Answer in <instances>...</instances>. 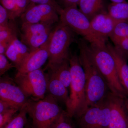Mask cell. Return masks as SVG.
Here are the masks:
<instances>
[{"instance_id":"cell-32","label":"cell","mask_w":128,"mask_h":128,"mask_svg":"<svg viewBox=\"0 0 128 128\" xmlns=\"http://www.w3.org/2000/svg\"><path fill=\"white\" fill-rule=\"evenodd\" d=\"M9 13L6 9L0 5V26L6 27L9 26Z\"/></svg>"},{"instance_id":"cell-33","label":"cell","mask_w":128,"mask_h":128,"mask_svg":"<svg viewBox=\"0 0 128 128\" xmlns=\"http://www.w3.org/2000/svg\"><path fill=\"white\" fill-rule=\"evenodd\" d=\"M62 8L71 6H77L80 0H56Z\"/></svg>"},{"instance_id":"cell-10","label":"cell","mask_w":128,"mask_h":128,"mask_svg":"<svg viewBox=\"0 0 128 128\" xmlns=\"http://www.w3.org/2000/svg\"><path fill=\"white\" fill-rule=\"evenodd\" d=\"M28 97L14 80L6 75L1 77L0 99L20 110L30 100Z\"/></svg>"},{"instance_id":"cell-26","label":"cell","mask_w":128,"mask_h":128,"mask_svg":"<svg viewBox=\"0 0 128 128\" xmlns=\"http://www.w3.org/2000/svg\"><path fill=\"white\" fill-rule=\"evenodd\" d=\"M70 118L66 111H63L52 128H74L70 121Z\"/></svg>"},{"instance_id":"cell-29","label":"cell","mask_w":128,"mask_h":128,"mask_svg":"<svg viewBox=\"0 0 128 128\" xmlns=\"http://www.w3.org/2000/svg\"><path fill=\"white\" fill-rule=\"evenodd\" d=\"M5 54H0V76L4 74L12 68H15L12 63L9 62Z\"/></svg>"},{"instance_id":"cell-19","label":"cell","mask_w":128,"mask_h":128,"mask_svg":"<svg viewBox=\"0 0 128 128\" xmlns=\"http://www.w3.org/2000/svg\"><path fill=\"white\" fill-rule=\"evenodd\" d=\"M53 27L45 32L30 36L21 35V41L25 44L31 50L39 48L46 43L50 37Z\"/></svg>"},{"instance_id":"cell-38","label":"cell","mask_w":128,"mask_h":128,"mask_svg":"<svg viewBox=\"0 0 128 128\" xmlns=\"http://www.w3.org/2000/svg\"><path fill=\"white\" fill-rule=\"evenodd\" d=\"M25 128H32V127H30V126H26Z\"/></svg>"},{"instance_id":"cell-12","label":"cell","mask_w":128,"mask_h":128,"mask_svg":"<svg viewBox=\"0 0 128 128\" xmlns=\"http://www.w3.org/2000/svg\"><path fill=\"white\" fill-rule=\"evenodd\" d=\"M51 34L46 43L38 48L31 50L20 66L17 70V73H27L41 68L48 60V48Z\"/></svg>"},{"instance_id":"cell-6","label":"cell","mask_w":128,"mask_h":128,"mask_svg":"<svg viewBox=\"0 0 128 128\" xmlns=\"http://www.w3.org/2000/svg\"><path fill=\"white\" fill-rule=\"evenodd\" d=\"M75 33L60 22L53 29L49 46V56L45 69L69 59V48L74 40Z\"/></svg>"},{"instance_id":"cell-11","label":"cell","mask_w":128,"mask_h":128,"mask_svg":"<svg viewBox=\"0 0 128 128\" xmlns=\"http://www.w3.org/2000/svg\"><path fill=\"white\" fill-rule=\"evenodd\" d=\"M108 95L110 105L109 128H128V112L125 104V98L110 91Z\"/></svg>"},{"instance_id":"cell-18","label":"cell","mask_w":128,"mask_h":128,"mask_svg":"<svg viewBox=\"0 0 128 128\" xmlns=\"http://www.w3.org/2000/svg\"><path fill=\"white\" fill-rule=\"evenodd\" d=\"M48 72L54 76L68 89L70 88L71 75L69 59L57 64L48 67Z\"/></svg>"},{"instance_id":"cell-4","label":"cell","mask_w":128,"mask_h":128,"mask_svg":"<svg viewBox=\"0 0 128 128\" xmlns=\"http://www.w3.org/2000/svg\"><path fill=\"white\" fill-rule=\"evenodd\" d=\"M50 94L39 100H30L26 105L32 120V128H52L64 110Z\"/></svg>"},{"instance_id":"cell-17","label":"cell","mask_w":128,"mask_h":128,"mask_svg":"<svg viewBox=\"0 0 128 128\" xmlns=\"http://www.w3.org/2000/svg\"><path fill=\"white\" fill-rule=\"evenodd\" d=\"M78 6L90 21L98 14L108 12L105 0H80Z\"/></svg>"},{"instance_id":"cell-30","label":"cell","mask_w":128,"mask_h":128,"mask_svg":"<svg viewBox=\"0 0 128 128\" xmlns=\"http://www.w3.org/2000/svg\"><path fill=\"white\" fill-rule=\"evenodd\" d=\"M0 2L8 12L9 20H11L16 9V0H0Z\"/></svg>"},{"instance_id":"cell-9","label":"cell","mask_w":128,"mask_h":128,"mask_svg":"<svg viewBox=\"0 0 128 128\" xmlns=\"http://www.w3.org/2000/svg\"><path fill=\"white\" fill-rule=\"evenodd\" d=\"M57 11L48 4L32 3L20 17L22 24L40 23L53 25L59 20Z\"/></svg>"},{"instance_id":"cell-21","label":"cell","mask_w":128,"mask_h":128,"mask_svg":"<svg viewBox=\"0 0 128 128\" xmlns=\"http://www.w3.org/2000/svg\"><path fill=\"white\" fill-rule=\"evenodd\" d=\"M52 27L53 25L43 24H22L21 35L28 36L40 33Z\"/></svg>"},{"instance_id":"cell-5","label":"cell","mask_w":128,"mask_h":128,"mask_svg":"<svg viewBox=\"0 0 128 128\" xmlns=\"http://www.w3.org/2000/svg\"><path fill=\"white\" fill-rule=\"evenodd\" d=\"M60 16V22L82 36L90 44L100 46L106 44L95 33L92 28L90 21L77 6L64 8Z\"/></svg>"},{"instance_id":"cell-31","label":"cell","mask_w":128,"mask_h":128,"mask_svg":"<svg viewBox=\"0 0 128 128\" xmlns=\"http://www.w3.org/2000/svg\"><path fill=\"white\" fill-rule=\"evenodd\" d=\"M32 3L37 4H48L52 6L55 8L59 15L63 10L62 8L57 3L56 0H30Z\"/></svg>"},{"instance_id":"cell-34","label":"cell","mask_w":128,"mask_h":128,"mask_svg":"<svg viewBox=\"0 0 128 128\" xmlns=\"http://www.w3.org/2000/svg\"><path fill=\"white\" fill-rule=\"evenodd\" d=\"M14 108H18L15 107L9 102L0 99V113Z\"/></svg>"},{"instance_id":"cell-35","label":"cell","mask_w":128,"mask_h":128,"mask_svg":"<svg viewBox=\"0 0 128 128\" xmlns=\"http://www.w3.org/2000/svg\"><path fill=\"white\" fill-rule=\"evenodd\" d=\"M9 44L7 42H0V54H5Z\"/></svg>"},{"instance_id":"cell-24","label":"cell","mask_w":128,"mask_h":128,"mask_svg":"<svg viewBox=\"0 0 128 128\" xmlns=\"http://www.w3.org/2000/svg\"><path fill=\"white\" fill-rule=\"evenodd\" d=\"M126 38H128V23L120 21L115 25L110 38L114 43Z\"/></svg>"},{"instance_id":"cell-37","label":"cell","mask_w":128,"mask_h":128,"mask_svg":"<svg viewBox=\"0 0 128 128\" xmlns=\"http://www.w3.org/2000/svg\"><path fill=\"white\" fill-rule=\"evenodd\" d=\"M125 102L126 108H127L128 112V98H125Z\"/></svg>"},{"instance_id":"cell-14","label":"cell","mask_w":128,"mask_h":128,"mask_svg":"<svg viewBox=\"0 0 128 128\" xmlns=\"http://www.w3.org/2000/svg\"><path fill=\"white\" fill-rule=\"evenodd\" d=\"M31 51L30 48L19 40L16 36L10 42L5 55L18 70Z\"/></svg>"},{"instance_id":"cell-13","label":"cell","mask_w":128,"mask_h":128,"mask_svg":"<svg viewBox=\"0 0 128 128\" xmlns=\"http://www.w3.org/2000/svg\"><path fill=\"white\" fill-rule=\"evenodd\" d=\"M113 18L108 12L97 15L90 21L92 30L98 36L106 42L115 25L120 22Z\"/></svg>"},{"instance_id":"cell-3","label":"cell","mask_w":128,"mask_h":128,"mask_svg":"<svg viewBox=\"0 0 128 128\" xmlns=\"http://www.w3.org/2000/svg\"><path fill=\"white\" fill-rule=\"evenodd\" d=\"M88 47L92 57L110 92L122 98H127L128 95L120 81L115 61L106 44L103 46L90 44Z\"/></svg>"},{"instance_id":"cell-1","label":"cell","mask_w":128,"mask_h":128,"mask_svg":"<svg viewBox=\"0 0 128 128\" xmlns=\"http://www.w3.org/2000/svg\"><path fill=\"white\" fill-rule=\"evenodd\" d=\"M87 42L84 39L80 40L78 42L80 50L78 56L86 76V100L85 110L102 100L110 91L105 79L92 57Z\"/></svg>"},{"instance_id":"cell-22","label":"cell","mask_w":128,"mask_h":128,"mask_svg":"<svg viewBox=\"0 0 128 128\" xmlns=\"http://www.w3.org/2000/svg\"><path fill=\"white\" fill-rule=\"evenodd\" d=\"M26 105L19 110L18 114H16L3 128H25L27 122L28 114Z\"/></svg>"},{"instance_id":"cell-28","label":"cell","mask_w":128,"mask_h":128,"mask_svg":"<svg viewBox=\"0 0 128 128\" xmlns=\"http://www.w3.org/2000/svg\"><path fill=\"white\" fill-rule=\"evenodd\" d=\"M113 43L117 51L124 58L128 59V38L119 40Z\"/></svg>"},{"instance_id":"cell-23","label":"cell","mask_w":128,"mask_h":128,"mask_svg":"<svg viewBox=\"0 0 128 128\" xmlns=\"http://www.w3.org/2000/svg\"><path fill=\"white\" fill-rule=\"evenodd\" d=\"M6 27L0 26V42H10L17 36L16 27L14 20H10Z\"/></svg>"},{"instance_id":"cell-27","label":"cell","mask_w":128,"mask_h":128,"mask_svg":"<svg viewBox=\"0 0 128 128\" xmlns=\"http://www.w3.org/2000/svg\"><path fill=\"white\" fill-rule=\"evenodd\" d=\"M20 110L18 108H12L0 113V128H3L15 116L17 112Z\"/></svg>"},{"instance_id":"cell-2","label":"cell","mask_w":128,"mask_h":128,"mask_svg":"<svg viewBox=\"0 0 128 128\" xmlns=\"http://www.w3.org/2000/svg\"><path fill=\"white\" fill-rule=\"evenodd\" d=\"M69 60L71 80L68 100L65 104L66 112L70 118H78L86 109V76L78 56L70 53Z\"/></svg>"},{"instance_id":"cell-7","label":"cell","mask_w":128,"mask_h":128,"mask_svg":"<svg viewBox=\"0 0 128 128\" xmlns=\"http://www.w3.org/2000/svg\"><path fill=\"white\" fill-rule=\"evenodd\" d=\"M14 80L25 94L34 100L45 97L47 91V74L42 69L27 73H16Z\"/></svg>"},{"instance_id":"cell-15","label":"cell","mask_w":128,"mask_h":128,"mask_svg":"<svg viewBox=\"0 0 128 128\" xmlns=\"http://www.w3.org/2000/svg\"><path fill=\"white\" fill-rule=\"evenodd\" d=\"M106 46L114 58L120 81L128 97V64L127 59L118 53L114 46L111 44H106Z\"/></svg>"},{"instance_id":"cell-20","label":"cell","mask_w":128,"mask_h":128,"mask_svg":"<svg viewBox=\"0 0 128 128\" xmlns=\"http://www.w3.org/2000/svg\"><path fill=\"white\" fill-rule=\"evenodd\" d=\"M108 14L119 20L128 23V2H112L108 6Z\"/></svg>"},{"instance_id":"cell-8","label":"cell","mask_w":128,"mask_h":128,"mask_svg":"<svg viewBox=\"0 0 128 128\" xmlns=\"http://www.w3.org/2000/svg\"><path fill=\"white\" fill-rule=\"evenodd\" d=\"M108 94L102 100L88 108L78 117L80 128H109L110 105Z\"/></svg>"},{"instance_id":"cell-25","label":"cell","mask_w":128,"mask_h":128,"mask_svg":"<svg viewBox=\"0 0 128 128\" xmlns=\"http://www.w3.org/2000/svg\"><path fill=\"white\" fill-rule=\"evenodd\" d=\"M32 3L30 0H16V9L11 20L20 17Z\"/></svg>"},{"instance_id":"cell-36","label":"cell","mask_w":128,"mask_h":128,"mask_svg":"<svg viewBox=\"0 0 128 128\" xmlns=\"http://www.w3.org/2000/svg\"><path fill=\"white\" fill-rule=\"evenodd\" d=\"M112 2L119 3V2H127L126 0H110Z\"/></svg>"},{"instance_id":"cell-16","label":"cell","mask_w":128,"mask_h":128,"mask_svg":"<svg viewBox=\"0 0 128 128\" xmlns=\"http://www.w3.org/2000/svg\"><path fill=\"white\" fill-rule=\"evenodd\" d=\"M47 74V91L57 101L66 104L68 100V89L58 79L48 72Z\"/></svg>"}]
</instances>
